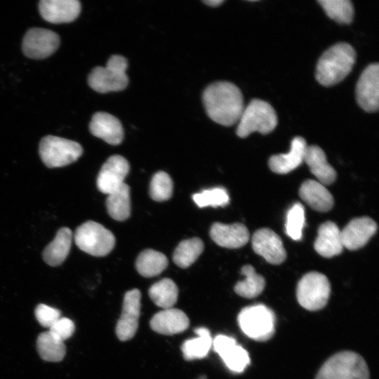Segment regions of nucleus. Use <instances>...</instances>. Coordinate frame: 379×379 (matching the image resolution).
Segmentation results:
<instances>
[{
    "instance_id": "obj_1",
    "label": "nucleus",
    "mask_w": 379,
    "mask_h": 379,
    "mask_svg": "<svg viewBox=\"0 0 379 379\" xmlns=\"http://www.w3.org/2000/svg\"><path fill=\"white\" fill-rule=\"evenodd\" d=\"M202 98L208 116L225 126L238 122L244 109L241 91L229 81L210 84L204 90Z\"/></svg>"
},
{
    "instance_id": "obj_2",
    "label": "nucleus",
    "mask_w": 379,
    "mask_h": 379,
    "mask_svg": "<svg viewBox=\"0 0 379 379\" xmlns=\"http://www.w3.org/2000/svg\"><path fill=\"white\" fill-rule=\"evenodd\" d=\"M355 60L356 52L350 44L340 42L332 46L317 62V81L326 87L340 83L352 71Z\"/></svg>"
},
{
    "instance_id": "obj_3",
    "label": "nucleus",
    "mask_w": 379,
    "mask_h": 379,
    "mask_svg": "<svg viewBox=\"0 0 379 379\" xmlns=\"http://www.w3.org/2000/svg\"><path fill=\"white\" fill-rule=\"evenodd\" d=\"M315 379H370L364 359L352 351L332 355L319 368Z\"/></svg>"
},
{
    "instance_id": "obj_4",
    "label": "nucleus",
    "mask_w": 379,
    "mask_h": 379,
    "mask_svg": "<svg viewBox=\"0 0 379 379\" xmlns=\"http://www.w3.org/2000/svg\"><path fill=\"white\" fill-rule=\"evenodd\" d=\"M277 124V116L274 108L260 99H253L244 107L239 120L237 135L244 138L253 132L267 134Z\"/></svg>"
},
{
    "instance_id": "obj_5",
    "label": "nucleus",
    "mask_w": 379,
    "mask_h": 379,
    "mask_svg": "<svg viewBox=\"0 0 379 379\" xmlns=\"http://www.w3.org/2000/svg\"><path fill=\"white\" fill-rule=\"evenodd\" d=\"M127 66L128 62L124 57L112 55L106 66L95 67L91 72L88 78V85L101 93L122 91L128 83L126 73Z\"/></svg>"
},
{
    "instance_id": "obj_6",
    "label": "nucleus",
    "mask_w": 379,
    "mask_h": 379,
    "mask_svg": "<svg viewBox=\"0 0 379 379\" xmlns=\"http://www.w3.org/2000/svg\"><path fill=\"white\" fill-rule=\"evenodd\" d=\"M238 323L243 333L256 341H267L275 333L274 314L262 304L243 308L238 315Z\"/></svg>"
},
{
    "instance_id": "obj_7",
    "label": "nucleus",
    "mask_w": 379,
    "mask_h": 379,
    "mask_svg": "<svg viewBox=\"0 0 379 379\" xmlns=\"http://www.w3.org/2000/svg\"><path fill=\"white\" fill-rule=\"evenodd\" d=\"M74 238L81 250L93 256L107 255L115 244V237L112 232L92 220L79 226Z\"/></svg>"
},
{
    "instance_id": "obj_8",
    "label": "nucleus",
    "mask_w": 379,
    "mask_h": 379,
    "mask_svg": "<svg viewBox=\"0 0 379 379\" xmlns=\"http://www.w3.org/2000/svg\"><path fill=\"white\" fill-rule=\"evenodd\" d=\"M331 284L328 278L317 272L305 274L298 281L296 296L298 303L309 311L324 308L329 299Z\"/></svg>"
},
{
    "instance_id": "obj_9",
    "label": "nucleus",
    "mask_w": 379,
    "mask_h": 379,
    "mask_svg": "<svg viewBox=\"0 0 379 379\" xmlns=\"http://www.w3.org/2000/svg\"><path fill=\"white\" fill-rule=\"evenodd\" d=\"M39 151L42 161L48 168L70 164L83 153L82 147L78 142L53 135L41 139Z\"/></svg>"
},
{
    "instance_id": "obj_10",
    "label": "nucleus",
    "mask_w": 379,
    "mask_h": 379,
    "mask_svg": "<svg viewBox=\"0 0 379 379\" xmlns=\"http://www.w3.org/2000/svg\"><path fill=\"white\" fill-rule=\"evenodd\" d=\"M60 37L54 32L34 27L25 34L22 44L24 54L32 59H44L52 55L58 48Z\"/></svg>"
},
{
    "instance_id": "obj_11",
    "label": "nucleus",
    "mask_w": 379,
    "mask_h": 379,
    "mask_svg": "<svg viewBox=\"0 0 379 379\" xmlns=\"http://www.w3.org/2000/svg\"><path fill=\"white\" fill-rule=\"evenodd\" d=\"M356 100L361 109L374 112L379 107V65L373 63L361 74L356 86Z\"/></svg>"
},
{
    "instance_id": "obj_12",
    "label": "nucleus",
    "mask_w": 379,
    "mask_h": 379,
    "mask_svg": "<svg viewBox=\"0 0 379 379\" xmlns=\"http://www.w3.org/2000/svg\"><path fill=\"white\" fill-rule=\"evenodd\" d=\"M140 291L134 288L125 293L122 312L116 326V333L121 341L131 339L138 327L140 314Z\"/></svg>"
},
{
    "instance_id": "obj_13",
    "label": "nucleus",
    "mask_w": 379,
    "mask_h": 379,
    "mask_svg": "<svg viewBox=\"0 0 379 379\" xmlns=\"http://www.w3.org/2000/svg\"><path fill=\"white\" fill-rule=\"evenodd\" d=\"M130 170L128 161L121 155H113L102 166L97 178L98 189L109 194L124 183Z\"/></svg>"
},
{
    "instance_id": "obj_14",
    "label": "nucleus",
    "mask_w": 379,
    "mask_h": 379,
    "mask_svg": "<svg viewBox=\"0 0 379 379\" xmlns=\"http://www.w3.org/2000/svg\"><path fill=\"white\" fill-rule=\"evenodd\" d=\"M252 248L254 252L273 265L282 263L286 258V252L280 237L273 230L261 228L252 237Z\"/></svg>"
},
{
    "instance_id": "obj_15",
    "label": "nucleus",
    "mask_w": 379,
    "mask_h": 379,
    "mask_svg": "<svg viewBox=\"0 0 379 379\" xmlns=\"http://www.w3.org/2000/svg\"><path fill=\"white\" fill-rule=\"evenodd\" d=\"M213 350L232 371L241 373L250 363L247 351L237 344L234 338L218 335L212 342Z\"/></svg>"
},
{
    "instance_id": "obj_16",
    "label": "nucleus",
    "mask_w": 379,
    "mask_h": 379,
    "mask_svg": "<svg viewBox=\"0 0 379 379\" xmlns=\"http://www.w3.org/2000/svg\"><path fill=\"white\" fill-rule=\"evenodd\" d=\"M378 229L376 222L369 217L355 218L341 230L344 248L354 251L365 246Z\"/></svg>"
},
{
    "instance_id": "obj_17",
    "label": "nucleus",
    "mask_w": 379,
    "mask_h": 379,
    "mask_svg": "<svg viewBox=\"0 0 379 379\" xmlns=\"http://www.w3.org/2000/svg\"><path fill=\"white\" fill-rule=\"evenodd\" d=\"M41 17L51 23H65L74 20L80 13L77 0H42L39 4Z\"/></svg>"
},
{
    "instance_id": "obj_18",
    "label": "nucleus",
    "mask_w": 379,
    "mask_h": 379,
    "mask_svg": "<svg viewBox=\"0 0 379 379\" xmlns=\"http://www.w3.org/2000/svg\"><path fill=\"white\" fill-rule=\"evenodd\" d=\"M89 130L94 136L112 145L120 144L124 138V130L120 121L107 112L94 114L89 124Z\"/></svg>"
},
{
    "instance_id": "obj_19",
    "label": "nucleus",
    "mask_w": 379,
    "mask_h": 379,
    "mask_svg": "<svg viewBox=\"0 0 379 379\" xmlns=\"http://www.w3.org/2000/svg\"><path fill=\"white\" fill-rule=\"evenodd\" d=\"M210 236L220 246L238 248L247 244L250 235L247 227L241 223L215 222L211 227Z\"/></svg>"
},
{
    "instance_id": "obj_20",
    "label": "nucleus",
    "mask_w": 379,
    "mask_h": 379,
    "mask_svg": "<svg viewBox=\"0 0 379 379\" xmlns=\"http://www.w3.org/2000/svg\"><path fill=\"white\" fill-rule=\"evenodd\" d=\"M307 147L303 138L295 137L291 140L288 153L273 155L270 158L268 165L270 170L278 174H286L293 171L304 162Z\"/></svg>"
},
{
    "instance_id": "obj_21",
    "label": "nucleus",
    "mask_w": 379,
    "mask_h": 379,
    "mask_svg": "<svg viewBox=\"0 0 379 379\" xmlns=\"http://www.w3.org/2000/svg\"><path fill=\"white\" fill-rule=\"evenodd\" d=\"M151 328L163 335H173L185 331L190 320L184 312L175 308L163 310L151 319Z\"/></svg>"
},
{
    "instance_id": "obj_22",
    "label": "nucleus",
    "mask_w": 379,
    "mask_h": 379,
    "mask_svg": "<svg viewBox=\"0 0 379 379\" xmlns=\"http://www.w3.org/2000/svg\"><path fill=\"white\" fill-rule=\"evenodd\" d=\"M315 251L324 258H331L340 254L343 249L341 230L331 221L322 223L314 241Z\"/></svg>"
},
{
    "instance_id": "obj_23",
    "label": "nucleus",
    "mask_w": 379,
    "mask_h": 379,
    "mask_svg": "<svg viewBox=\"0 0 379 379\" xmlns=\"http://www.w3.org/2000/svg\"><path fill=\"white\" fill-rule=\"evenodd\" d=\"M299 195L309 206L319 212H327L333 206V195L317 180H305L300 187Z\"/></svg>"
},
{
    "instance_id": "obj_24",
    "label": "nucleus",
    "mask_w": 379,
    "mask_h": 379,
    "mask_svg": "<svg viewBox=\"0 0 379 379\" xmlns=\"http://www.w3.org/2000/svg\"><path fill=\"white\" fill-rule=\"evenodd\" d=\"M304 162L308 166L311 173L322 185H329L336 178L335 169L328 164L324 150L317 145L307 147Z\"/></svg>"
},
{
    "instance_id": "obj_25",
    "label": "nucleus",
    "mask_w": 379,
    "mask_h": 379,
    "mask_svg": "<svg viewBox=\"0 0 379 379\" xmlns=\"http://www.w3.org/2000/svg\"><path fill=\"white\" fill-rule=\"evenodd\" d=\"M72 232L67 227L60 228L54 239L45 248L43 258L49 265H61L67 258L72 244Z\"/></svg>"
},
{
    "instance_id": "obj_26",
    "label": "nucleus",
    "mask_w": 379,
    "mask_h": 379,
    "mask_svg": "<svg viewBox=\"0 0 379 379\" xmlns=\"http://www.w3.org/2000/svg\"><path fill=\"white\" fill-rule=\"evenodd\" d=\"M106 206L109 215L114 220L123 221L131 215L130 187L125 182L108 194Z\"/></svg>"
},
{
    "instance_id": "obj_27",
    "label": "nucleus",
    "mask_w": 379,
    "mask_h": 379,
    "mask_svg": "<svg viewBox=\"0 0 379 379\" xmlns=\"http://www.w3.org/2000/svg\"><path fill=\"white\" fill-rule=\"evenodd\" d=\"M168 263L166 256L153 249L142 251L137 258L135 267L140 274L152 277L162 272Z\"/></svg>"
},
{
    "instance_id": "obj_28",
    "label": "nucleus",
    "mask_w": 379,
    "mask_h": 379,
    "mask_svg": "<svg viewBox=\"0 0 379 379\" xmlns=\"http://www.w3.org/2000/svg\"><path fill=\"white\" fill-rule=\"evenodd\" d=\"M194 331L197 337L185 340L181 347L185 360L204 358L212 345L211 335L206 328L199 327Z\"/></svg>"
},
{
    "instance_id": "obj_29",
    "label": "nucleus",
    "mask_w": 379,
    "mask_h": 379,
    "mask_svg": "<svg viewBox=\"0 0 379 379\" xmlns=\"http://www.w3.org/2000/svg\"><path fill=\"white\" fill-rule=\"evenodd\" d=\"M241 272L245 279L236 284L234 288L235 293L246 298H253L258 296L265 286L264 277L258 274L251 265L243 266Z\"/></svg>"
},
{
    "instance_id": "obj_30",
    "label": "nucleus",
    "mask_w": 379,
    "mask_h": 379,
    "mask_svg": "<svg viewBox=\"0 0 379 379\" xmlns=\"http://www.w3.org/2000/svg\"><path fill=\"white\" fill-rule=\"evenodd\" d=\"M36 348L41 358L50 362L62 361L66 353L64 342L49 331L39 335L36 340Z\"/></svg>"
},
{
    "instance_id": "obj_31",
    "label": "nucleus",
    "mask_w": 379,
    "mask_h": 379,
    "mask_svg": "<svg viewBox=\"0 0 379 379\" xmlns=\"http://www.w3.org/2000/svg\"><path fill=\"white\" fill-rule=\"evenodd\" d=\"M148 293L155 305L166 310L172 308L177 302L178 288L172 279L164 278L154 284Z\"/></svg>"
},
{
    "instance_id": "obj_32",
    "label": "nucleus",
    "mask_w": 379,
    "mask_h": 379,
    "mask_svg": "<svg viewBox=\"0 0 379 379\" xmlns=\"http://www.w3.org/2000/svg\"><path fill=\"white\" fill-rule=\"evenodd\" d=\"M204 243L198 237L182 241L173 252V262L181 268L194 263L204 251Z\"/></svg>"
},
{
    "instance_id": "obj_33",
    "label": "nucleus",
    "mask_w": 379,
    "mask_h": 379,
    "mask_svg": "<svg viewBox=\"0 0 379 379\" xmlns=\"http://www.w3.org/2000/svg\"><path fill=\"white\" fill-rule=\"evenodd\" d=\"M326 14L340 24H350L354 16V6L350 0H319Z\"/></svg>"
},
{
    "instance_id": "obj_34",
    "label": "nucleus",
    "mask_w": 379,
    "mask_h": 379,
    "mask_svg": "<svg viewBox=\"0 0 379 379\" xmlns=\"http://www.w3.org/2000/svg\"><path fill=\"white\" fill-rule=\"evenodd\" d=\"M192 199L200 208L208 206L213 207L225 206L230 201L227 190L221 187L204 190L199 193L193 194Z\"/></svg>"
},
{
    "instance_id": "obj_35",
    "label": "nucleus",
    "mask_w": 379,
    "mask_h": 379,
    "mask_svg": "<svg viewBox=\"0 0 379 379\" xmlns=\"http://www.w3.org/2000/svg\"><path fill=\"white\" fill-rule=\"evenodd\" d=\"M305 222V209L300 203L294 204L286 215V232L292 239L301 240Z\"/></svg>"
},
{
    "instance_id": "obj_36",
    "label": "nucleus",
    "mask_w": 379,
    "mask_h": 379,
    "mask_svg": "<svg viewBox=\"0 0 379 379\" xmlns=\"http://www.w3.org/2000/svg\"><path fill=\"white\" fill-rule=\"evenodd\" d=\"M173 190V181L168 173L159 171L153 175L149 185V195L152 199L166 201L171 197Z\"/></svg>"
},
{
    "instance_id": "obj_37",
    "label": "nucleus",
    "mask_w": 379,
    "mask_h": 379,
    "mask_svg": "<svg viewBox=\"0 0 379 379\" xmlns=\"http://www.w3.org/2000/svg\"><path fill=\"white\" fill-rule=\"evenodd\" d=\"M35 317L38 322L44 327L50 328L60 318V312L45 304H39L35 309Z\"/></svg>"
},
{
    "instance_id": "obj_38",
    "label": "nucleus",
    "mask_w": 379,
    "mask_h": 379,
    "mask_svg": "<svg viewBox=\"0 0 379 379\" xmlns=\"http://www.w3.org/2000/svg\"><path fill=\"white\" fill-rule=\"evenodd\" d=\"M74 330V322L66 317H60L49 328V331L63 342L72 335Z\"/></svg>"
},
{
    "instance_id": "obj_39",
    "label": "nucleus",
    "mask_w": 379,
    "mask_h": 379,
    "mask_svg": "<svg viewBox=\"0 0 379 379\" xmlns=\"http://www.w3.org/2000/svg\"><path fill=\"white\" fill-rule=\"evenodd\" d=\"M223 0H207L204 1L203 2L207 4L208 6L216 7L220 6L221 4L223 3Z\"/></svg>"
},
{
    "instance_id": "obj_40",
    "label": "nucleus",
    "mask_w": 379,
    "mask_h": 379,
    "mask_svg": "<svg viewBox=\"0 0 379 379\" xmlns=\"http://www.w3.org/2000/svg\"><path fill=\"white\" fill-rule=\"evenodd\" d=\"M199 379H206V377H201Z\"/></svg>"
}]
</instances>
